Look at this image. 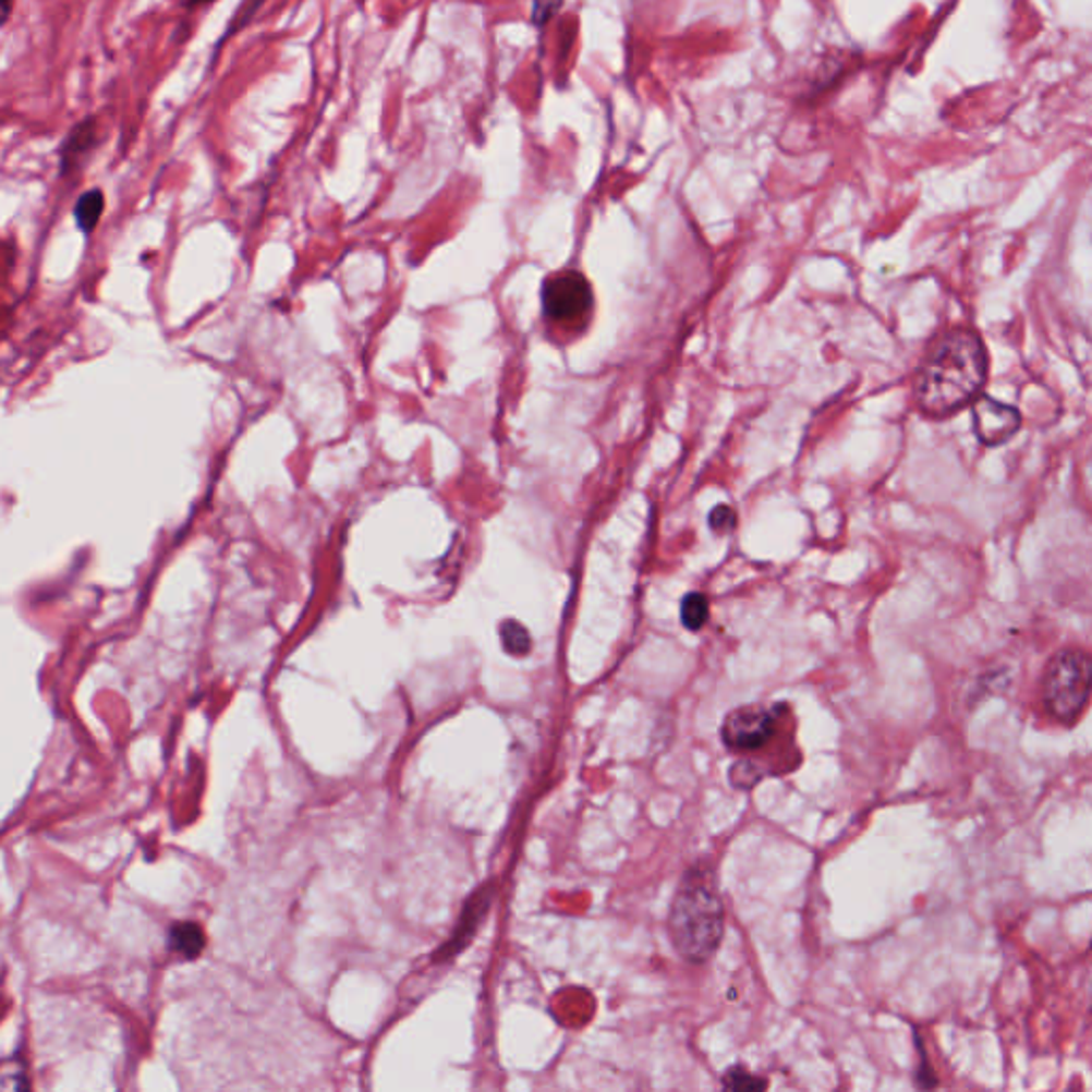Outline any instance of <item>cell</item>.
<instances>
[{
	"instance_id": "7a4b0ae2",
	"label": "cell",
	"mask_w": 1092,
	"mask_h": 1092,
	"mask_svg": "<svg viewBox=\"0 0 1092 1092\" xmlns=\"http://www.w3.org/2000/svg\"><path fill=\"white\" fill-rule=\"evenodd\" d=\"M668 931L675 949L690 962H706L724 937V905L706 873L692 871L675 894Z\"/></svg>"
},
{
	"instance_id": "5b68a950",
	"label": "cell",
	"mask_w": 1092,
	"mask_h": 1092,
	"mask_svg": "<svg viewBox=\"0 0 1092 1092\" xmlns=\"http://www.w3.org/2000/svg\"><path fill=\"white\" fill-rule=\"evenodd\" d=\"M781 706H764V704H747L735 708L721 726L724 745L737 753L760 751L768 745L777 735Z\"/></svg>"
},
{
	"instance_id": "30bf717a",
	"label": "cell",
	"mask_w": 1092,
	"mask_h": 1092,
	"mask_svg": "<svg viewBox=\"0 0 1092 1092\" xmlns=\"http://www.w3.org/2000/svg\"><path fill=\"white\" fill-rule=\"evenodd\" d=\"M499 639L503 651L514 657H523L532 651V636L527 628L514 619H508L499 626Z\"/></svg>"
},
{
	"instance_id": "4fadbf2b",
	"label": "cell",
	"mask_w": 1092,
	"mask_h": 1092,
	"mask_svg": "<svg viewBox=\"0 0 1092 1092\" xmlns=\"http://www.w3.org/2000/svg\"><path fill=\"white\" fill-rule=\"evenodd\" d=\"M708 619V599L702 594H688L681 604V621L688 630L697 632Z\"/></svg>"
},
{
	"instance_id": "3957f363",
	"label": "cell",
	"mask_w": 1092,
	"mask_h": 1092,
	"mask_svg": "<svg viewBox=\"0 0 1092 1092\" xmlns=\"http://www.w3.org/2000/svg\"><path fill=\"white\" fill-rule=\"evenodd\" d=\"M1092 697V655L1082 648H1060L1049 657L1042 675L1045 711L1063 726H1073Z\"/></svg>"
},
{
	"instance_id": "6da1fadb",
	"label": "cell",
	"mask_w": 1092,
	"mask_h": 1092,
	"mask_svg": "<svg viewBox=\"0 0 1092 1092\" xmlns=\"http://www.w3.org/2000/svg\"><path fill=\"white\" fill-rule=\"evenodd\" d=\"M988 380V352L982 338L967 327L939 336L926 350L913 398L931 418H947L982 396Z\"/></svg>"
},
{
	"instance_id": "9a60e30c",
	"label": "cell",
	"mask_w": 1092,
	"mask_h": 1092,
	"mask_svg": "<svg viewBox=\"0 0 1092 1092\" xmlns=\"http://www.w3.org/2000/svg\"><path fill=\"white\" fill-rule=\"evenodd\" d=\"M735 521H737V517H735L732 508H728V506H717V508H713V512H711V517H708V523H711V527H713L715 532H728V530H732V527H735Z\"/></svg>"
},
{
	"instance_id": "2e32d148",
	"label": "cell",
	"mask_w": 1092,
	"mask_h": 1092,
	"mask_svg": "<svg viewBox=\"0 0 1092 1092\" xmlns=\"http://www.w3.org/2000/svg\"><path fill=\"white\" fill-rule=\"evenodd\" d=\"M214 2H216V0H180V7H182V9H186L189 13H195V11H199V9H205V7L214 4Z\"/></svg>"
},
{
	"instance_id": "8992f818",
	"label": "cell",
	"mask_w": 1092,
	"mask_h": 1092,
	"mask_svg": "<svg viewBox=\"0 0 1092 1092\" xmlns=\"http://www.w3.org/2000/svg\"><path fill=\"white\" fill-rule=\"evenodd\" d=\"M1022 427V416L1014 405L980 396L973 401V432L986 447H998Z\"/></svg>"
},
{
	"instance_id": "52a82bcc",
	"label": "cell",
	"mask_w": 1092,
	"mask_h": 1092,
	"mask_svg": "<svg viewBox=\"0 0 1092 1092\" xmlns=\"http://www.w3.org/2000/svg\"><path fill=\"white\" fill-rule=\"evenodd\" d=\"M99 146V120L95 116H88V118L80 120L77 124H73L58 148L60 175H69V173L77 171L86 162V158Z\"/></svg>"
},
{
	"instance_id": "8fae6325",
	"label": "cell",
	"mask_w": 1092,
	"mask_h": 1092,
	"mask_svg": "<svg viewBox=\"0 0 1092 1092\" xmlns=\"http://www.w3.org/2000/svg\"><path fill=\"white\" fill-rule=\"evenodd\" d=\"M169 939H171V945L175 951L189 956V958H195L199 956L203 945H205V937L201 933L199 926L193 924V922H182V924H175L169 933Z\"/></svg>"
},
{
	"instance_id": "7c38bea8",
	"label": "cell",
	"mask_w": 1092,
	"mask_h": 1092,
	"mask_svg": "<svg viewBox=\"0 0 1092 1092\" xmlns=\"http://www.w3.org/2000/svg\"><path fill=\"white\" fill-rule=\"evenodd\" d=\"M267 0H244L240 4V9L233 13V17L229 20L227 28H225V35L220 37V41L216 44V50H214V58L220 53V48L233 37V35H240V31H244L248 24H252V20L256 17V13L263 9Z\"/></svg>"
},
{
	"instance_id": "ba28073f",
	"label": "cell",
	"mask_w": 1092,
	"mask_h": 1092,
	"mask_svg": "<svg viewBox=\"0 0 1092 1092\" xmlns=\"http://www.w3.org/2000/svg\"><path fill=\"white\" fill-rule=\"evenodd\" d=\"M105 209V195L99 189H93V191H86L77 203L73 207V216H75V222L77 227L84 231V233H90L97 225H99L100 214Z\"/></svg>"
},
{
	"instance_id": "277c9868",
	"label": "cell",
	"mask_w": 1092,
	"mask_h": 1092,
	"mask_svg": "<svg viewBox=\"0 0 1092 1092\" xmlns=\"http://www.w3.org/2000/svg\"><path fill=\"white\" fill-rule=\"evenodd\" d=\"M546 320L563 331L587 327L594 310V293L587 278L579 271H559L543 287Z\"/></svg>"
},
{
	"instance_id": "9c48e42d",
	"label": "cell",
	"mask_w": 1092,
	"mask_h": 1092,
	"mask_svg": "<svg viewBox=\"0 0 1092 1092\" xmlns=\"http://www.w3.org/2000/svg\"><path fill=\"white\" fill-rule=\"evenodd\" d=\"M489 894L492 893L483 890V893L476 894V898H474L472 902H468L465 913H463V920H461V924H459V929H457V933H454V937H452V942H450V945H452L454 949H459L461 945L465 944V942L472 937L474 929L478 926V922L483 920V913H485V911H487V907H489Z\"/></svg>"
},
{
	"instance_id": "e0dca14e",
	"label": "cell",
	"mask_w": 1092,
	"mask_h": 1092,
	"mask_svg": "<svg viewBox=\"0 0 1092 1092\" xmlns=\"http://www.w3.org/2000/svg\"><path fill=\"white\" fill-rule=\"evenodd\" d=\"M11 11H13V0H2V24L9 22Z\"/></svg>"
},
{
	"instance_id": "5bb4252c",
	"label": "cell",
	"mask_w": 1092,
	"mask_h": 1092,
	"mask_svg": "<svg viewBox=\"0 0 1092 1092\" xmlns=\"http://www.w3.org/2000/svg\"><path fill=\"white\" fill-rule=\"evenodd\" d=\"M721 1084L730 1091H764L766 1089V1082L755 1078L751 1071H747L745 1067L728 1069L721 1078Z\"/></svg>"
}]
</instances>
